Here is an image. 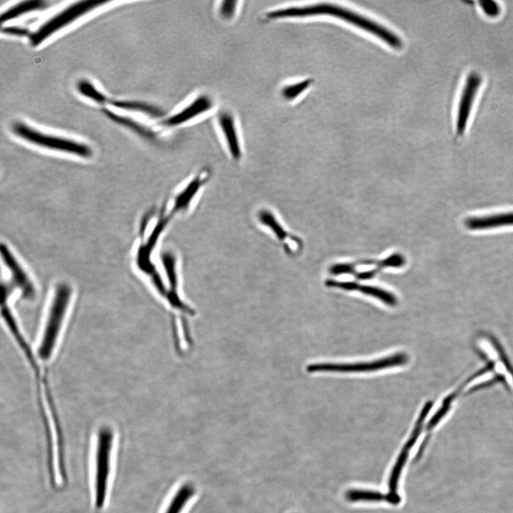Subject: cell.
I'll return each mask as SVG.
<instances>
[{"mask_svg":"<svg viewBox=\"0 0 513 513\" xmlns=\"http://www.w3.org/2000/svg\"><path fill=\"white\" fill-rule=\"evenodd\" d=\"M316 15H329L337 17L370 34H373L386 44L396 49L403 47L401 40L396 34L367 17L351 10L331 5H318L307 7H292L275 10L265 14L267 20L299 18Z\"/></svg>","mask_w":513,"mask_h":513,"instance_id":"obj_1","label":"cell"},{"mask_svg":"<svg viewBox=\"0 0 513 513\" xmlns=\"http://www.w3.org/2000/svg\"><path fill=\"white\" fill-rule=\"evenodd\" d=\"M73 289L66 283L59 284L52 295L42 325L36 355L47 365L55 355L68 319Z\"/></svg>","mask_w":513,"mask_h":513,"instance_id":"obj_2","label":"cell"},{"mask_svg":"<svg viewBox=\"0 0 513 513\" xmlns=\"http://www.w3.org/2000/svg\"><path fill=\"white\" fill-rule=\"evenodd\" d=\"M114 433L109 426L101 427L97 433L95 458V507L103 508L107 499L111 471V458Z\"/></svg>","mask_w":513,"mask_h":513,"instance_id":"obj_3","label":"cell"},{"mask_svg":"<svg viewBox=\"0 0 513 513\" xmlns=\"http://www.w3.org/2000/svg\"><path fill=\"white\" fill-rule=\"evenodd\" d=\"M15 134L29 142L51 150L64 152L82 158H90L92 151L90 147L77 141L45 134L35 130L23 123H16L13 127Z\"/></svg>","mask_w":513,"mask_h":513,"instance_id":"obj_4","label":"cell"},{"mask_svg":"<svg viewBox=\"0 0 513 513\" xmlns=\"http://www.w3.org/2000/svg\"><path fill=\"white\" fill-rule=\"evenodd\" d=\"M409 357L405 353H397L396 355L389 356L379 360L369 362L353 364H330L321 363L310 364L307 367L310 373H373L381 369L403 366L408 363Z\"/></svg>","mask_w":513,"mask_h":513,"instance_id":"obj_5","label":"cell"},{"mask_svg":"<svg viewBox=\"0 0 513 513\" xmlns=\"http://www.w3.org/2000/svg\"><path fill=\"white\" fill-rule=\"evenodd\" d=\"M108 3L103 1H82L73 5L61 12L48 22L43 25L38 30L30 36V42L34 47L42 44L51 35L76 21L79 16L90 12L99 6Z\"/></svg>","mask_w":513,"mask_h":513,"instance_id":"obj_6","label":"cell"},{"mask_svg":"<svg viewBox=\"0 0 513 513\" xmlns=\"http://www.w3.org/2000/svg\"><path fill=\"white\" fill-rule=\"evenodd\" d=\"M482 82V77L475 72L469 73L466 77L456 113L455 133L458 136H462L466 132L474 102Z\"/></svg>","mask_w":513,"mask_h":513,"instance_id":"obj_7","label":"cell"},{"mask_svg":"<svg viewBox=\"0 0 513 513\" xmlns=\"http://www.w3.org/2000/svg\"><path fill=\"white\" fill-rule=\"evenodd\" d=\"M214 108V101L208 95L195 97L181 110L161 122L162 127L174 128L186 125L208 113Z\"/></svg>","mask_w":513,"mask_h":513,"instance_id":"obj_8","label":"cell"},{"mask_svg":"<svg viewBox=\"0 0 513 513\" xmlns=\"http://www.w3.org/2000/svg\"><path fill=\"white\" fill-rule=\"evenodd\" d=\"M218 125L228 153L235 161L242 157V147L239 129L235 116L229 112H221L217 118Z\"/></svg>","mask_w":513,"mask_h":513,"instance_id":"obj_9","label":"cell"},{"mask_svg":"<svg viewBox=\"0 0 513 513\" xmlns=\"http://www.w3.org/2000/svg\"><path fill=\"white\" fill-rule=\"evenodd\" d=\"M208 179V171H203L195 175L182 189L177 192L173 199L171 216L174 214L186 213Z\"/></svg>","mask_w":513,"mask_h":513,"instance_id":"obj_10","label":"cell"},{"mask_svg":"<svg viewBox=\"0 0 513 513\" xmlns=\"http://www.w3.org/2000/svg\"><path fill=\"white\" fill-rule=\"evenodd\" d=\"M0 251L3 260L11 273L14 284L21 290L23 297L28 300L34 299L36 296V289L19 262L6 245L2 244Z\"/></svg>","mask_w":513,"mask_h":513,"instance_id":"obj_11","label":"cell"},{"mask_svg":"<svg viewBox=\"0 0 513 513\" xmlns=\"http://www.w3.org/2000/svg\"><path fill=\"white\" fill-rule=\"evenodd\" d=\"M325 285L328 288L342 289L347 291L360 292L362 294L377 298L388 306L395 307L398 304L397 298L395 295L377 287L360 285L357 282L339 281L332 279L327 280Z\"/></svg>","mask_w":513,"mask_h":513,"instance_id":"obj_12","label":"cell"},{"mask_svg":"<svg viewBox=\"0 0 513 513\" xmlns=\"http://www.w3.org/2000/svg\"><path fill=\"white\" fill-rule=\"evenodd\" d=\"M466 224L474 231L513 225V213L470 218L466 221Z\"/></svg>","mask_w":513,"mask_h":513,"instance_id":"obj_13","label":"cell"},{"mask_svg":"<svg viewBox=\"0 0 513 513\" xmlns=\"http://www.w3.org/2000/svg\"><path fill=\"white\" fill-rule=\"evenodd\" d=\"M258 221L265 228L269 229L278 240L286 242L287 239L290 238L297 243L299 242L297 238L290 235L271 210L268 209L261 210L258 214Z\"/></svg>","mask_w":513,"mask_h":513,"instance_id":"obj_14","label":"cell"},{"mask_svg":"<svg viewBox=\"0 0 513 513\" xmlns=\"http://www.w3.org/2000/svg\"><path fill=\"white\" fill-rule=\"evenodd\" d=\"M47 3L40 1V0H32V1L23 2L16 5L3 13L1 16V22L4 23L11 20H14L23 14L27 12L41 10L46 8Z\"/></svg>","mask_w":513,"mask_h":513,"instance_id":"obj_15","label":"cell"},{"mask_svg":"<svg viewBox=\"0 0 513 513\" xmlns=\"http://www.w3.org/2000/svg\"><path fill=\"white\" fill-rule=\"evenodd\" d=\"M432 401H428L425 405H424L423 408L422 409L416 423V425L412 431V434L408 441L406 442V444L403 449L410 452V450H412V449L414 447L423 430L424 421H425L427 416L429 415L432 408Z\"/></svg>","mask_w":513,"mask_h":513,"instance_id":"obj_16","label":"cell"},{"mask_svg":"<svg viewBox=\"0 0 513 513\" xmlns=\"http://www.w3.org/2000/svg\"><path fill=\"white\" fill-rule=\"evenodd\" d=\"M345 497L351 502H380L386 501V495H385L379 492L371 490H350L346 492Z\"/></svg>","mask_w":513,"mask_h":513,"instance_id":"obj_17","label":"cell"},{"mask_svg":"<svg viewBox=\"0 0 513 513\" xmlns=\"http://www.w3.org/2000/svg\"><path fill=\"white\" fill-rule=\"evenodd\" d=\"M405 263L404 257L399 253L393 254L383 260H364L355 264L356 265H375L381 271L387 268H401Z\"/></svg>","mask_w":513,"mask_h":513,"instance_id":"obj_18","label":"cell"},{"mask_svg":"<svg viewBox=\"0 0 513 513\" xmlns=\"http://www.w3.org/2000/svg\"><path fill=\"white\" fill-rule=\"evenodd\" d=\"M113 105H115L116 108L122 110L143 112L153 117H160L162 116L160 110L153 108V105L147 103L132 101H114Z\"/></svg>","mask_w":513,"mask_h":513,"instance_id":"obj_19","label":"cell"},{"mask_svg":"<svg viewBox=\"0 0 513 513\" xmlns=\"http://www.w3.org/2000/svg\"><path fill=\"white\" fill-rule=\"evenodd\" d=\"M310 80L288 84L281 88V96L288 101L297 98L310 84Z\"/></svg>","mask_w":513,"mask_h":513,"instance_id":"obj_20","label":"cell"},{"mask_svg":"<svg viewBox=\"0 0 513 513\" xmlns=\"http://www.w3.org/2000/svg\"><path fill=\"white\" fill-rule=\"evenodd\" d=\"M78 90L82 95L93 101L99 103L107 101L105 97L98 91L93 84L87 81L79 82L78 84Z\"/></svg>","mask_w":513,"mask_h":513,"instance_id":"obj_21","label":"cell"},{"mask_svg":"<svg viewBox=\"0 0 513 513\" xmlns=\"http://www.w3.org/2000/svg\"><path fill=\"white\" fill-rule=\"evenodd\" d=\"M329 273L333 275H353L356 273L353 263H339L332 265Z\"/></svg>","mask_w":513,"mask_h":513,"instance_id":"obj_22","label":"cell"},{"mask_svg":"<svg viewBox=\"0 0 513 513\" xmlns=\"http://www.w3.org/2000/svg\"><path fill=\"white\" fill-rule=\"evenodd\" d=\"M237 3L238 2L234 1L222 2L218 10L222 18L225 20L233 19L237 11Z\"/></svg>","mask_w":513,"mask_h":513,"instance_id":"obj_23","label":"cell"},{"mask_svg":"<svg viewBox=\"0 0 513 513\" xmlns=\"http://www.w3.org/2000/svg\"><path fill=\"white\" fill-rule=\"evenodd\" d=\"M480 6L484 12L491 17L497 16L501 14V7L495 1H481Z\"/></svg>","mask_w":513,"mask_h":513,"instance_id":"obj_24","label":"cell"},{"mask_svg":"<svg viewBox=\"0 0 513 513\" xmlns=\"http://www.w3.org/2000/svg\"><path fill=\"white\" fill-rule=\"evenodd\" d=\"M2 32L6 34L18 37L26 36L29 34L27 29L18 27H7L3 28Z\"/></svg>","mask_w":513,"mask_h":513,"instance_id":"obj_25","label":"cell"}]
</instances>
